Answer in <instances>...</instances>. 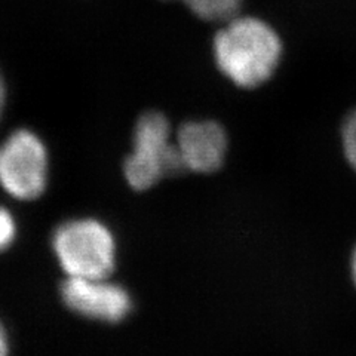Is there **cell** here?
<instances>
[{
  "label": "cell",
  "instance_id": "obj_4",
  "mask_svg": "<svg viewBox=\"0 0 356 356\" xmlns=\"http://www.w3.org/2000/svg\"><path fill=\"white\" fill-rule=\"evenodd\" d=\"M49 154L42 138L19 128L0 144V186L18 200H35L48 186Z\"/></svg>",
  "mask_w": 356,
  "mask_h": 356
},
{
  "label": "cell",
  "instance_id": "obj_9",
  "mask_svg": "<svg viewBox=\"0 0 356 356\" xmlns=\"http://www.w3.org/2000/svg\"><path fill=\"white\" fill-rule=\"evenodd\" d=\"M17 236V222L14 216L0 207V252L8 250Z\"/></svg>",
  "mask_w": 356,
  "mask_h": 356
},
{
  "label": "cell",
  "instance_id": "obj_5",
  "mask_svg": "<svg viewBox=\"0 0 356 356\" xmlns=\"http://www.w3.org/2000/svg\"><path fill=\"white\" fill-rule=\"evenodd\" d=\"M60 294L69 310L107 324L124 321L132 307L127 289L108 277H65Z\"/></svg>",
  "mask_w": 356,
  "mask_h": 356
},
{
  "label": "cell",
  "instance_id": "obj_11",
  "mask_svg": "<svg viewBox=\"0 0 356 356\" xmlns=\"http://www.w3.org/2000/svg\"><path fill=\"white\" fill-rule=\"evenodd\" d=\"M5 106H6V85H5L2 73H0V120H2Z\"/></svg>",
  "mask_w": 356,
  "mask_h": 356
},
{
  "label": "cell",
  "instance_id": "obj_8",
  "mask_svg": "<svg viewBox=\"0 0 356 356\" xmlns=\"http://www.w3.org/2000/svg\"><path fill=\"white\" fill-rule=\"evenodd\" d=\"M343 147L344 153H346V158L352 168L356 172V110L344 120L343 125Z\"/></svg>",
  "mask_w": 356,
  "mask_h": 356
},
{
  "label": "cell",
  "instance_id": "obj_10",
  "mask_svg": "<svg viewBox=\"0 0 356 356\" xmlns=\"http://www.w3.org/2000/svg\"><path fill=\"white\" fill-rule=\"evenodd\" d=\"M0 356H9V339L5 325L0 321Z\"/></svg>",
  "mask_w": 356,
  "mask_h": 356
},
{
  "label": "cell",
  "instance_id": "obj_2",
  "mask_svg": "<svg viewBox=\"0 0 356 356\" xmlns=\"http://www.w3.org/2000/svg\"><path fill=\"white\" fill-rule=\"evenodd\" d=\"M52 250L67 277H108L115 269L116 243L94 218H74L57 226Z\"/></svg>",
  "mask_w": 356,
  "mask_h": 356
},
{
  "label": "cell",
  "instance_id": "obj_7",
  "mask_svg": "<svg viewBox=\"0 0 356 356\" xmlns=\"http://www.w3.org/2000/svg\"><path fill=\"white\" fill-rule=\"evenodd\" d=\"M183 3L199 19L225 22L241 13L245 0H175Z\"/></svg>",
  "mask_w": 356,
  "mask_h": 356
},
{
  "label": "cell",
  "instance_id": "obj_3",
  "mask_svg": "<svg viewBox=\"0 0 356 356\" xmlns=\"http://www.w3.org/2000/svg\"><path fill=\"white\" fill-rule=\"evenodd\" d=\"M186 170L170 122L159 111L144 113L134 131V149L124 163V174L136 191H147L168 174Z\"/></svg>",
  "mask_w": 356,
  "mask_h": 356
},
{
  "label": "cell",
  "instance_id": "obj_12",
  "mask_svg": "<svg viewBox=\"0 0 356 356\" xmlns=\"http://www.w3.org/2000/svg\"><path fill=\"white\" fill-rule=\"evenodd\" d=\"M353 276H355V282H356V251H355V257H353Z\"/></svg>",
  "mask_w": 356,
  "mask_h": 356
},
{
  "label": "cell",
  "instance_id": "obj_1",
  "mask_svg": "<svg viewBox=\"0 0 356 356\" xmlns=\"http://www.w3.org/2000/svg\"><path fill=\"white\" fill-rule=\"evenodd\" d=\"M221 24L213 40L217 69L232 83L245 89L269 81L284 54L277 31L261 18L241 14Z\"/></svg>",
  "mask_w": 356,
  "mask_h": 356
},
{
  "label": "cell",
  "instance_id": "obj_6",
  "mask_svg": "<svg viewBox=\"0 0 356 356\" xmlns=\"http://www.w3.org/2000/svg\"><path fill=\"white\" fill-rule=\"evenodd\" d=\"M175 146L186 170L200 174L214 172L225 162L226 131L214 120L186 122L178 129Z\"/></svg>",
  "mask_w": 356,
  "mask_h": 356
}]
</instances>
